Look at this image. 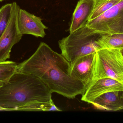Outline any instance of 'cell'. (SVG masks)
I'll return each mask as SVG.
<instances>
[{
  "label": "cell",
  "instance_id": "277c9868",
  "mask_svg": "<svg viewBox=\"0 0 123 123\" xmlns=\"http://www.w3.org/2000/svg\"><path fill=\"white\" fill-rule=\"evenodd\" d=\"M103 78L112 79L123 84L122 50L102 49L95 52L92 82Z\"/></svg>",
  "mask_w": 123,
  "mask_h": 123
},
{
  "label": "cell",
  "instance_id": "4fadbf2b",
  "mask_svg": "<svg viewBox=\"0 0 123 123\" xmlns=\"http://www.w3.org/2000/svg\"><path fill=\"white\" fill-rule=\"evenodd\" d=\"M121 0H95L94 6L89 20L93 19L109 10ZM88 20V21H89Z\"/></svg>",
  "mask_w": 123,
  "mask_h": 123
},
{
  "label": "cell",
  "instance_id": "9c48e42d",
  "mask_svg": "<svg viewBox=\"0 0 123 123\" xmlns=\"http://www.w3.org/2000/svg\"><path fill=\"white\" fill-rule=\"evenodd\" d=\"M95 55L84 56L71 64L72 71L86 87L92 82Z\"/></svg>",
  "mask_w": 123,
  "mask_h": 123
},
{
  "label": "cell",
  "instance_id": "ba28073f",
  "mask_svg": "<svg viewBox=\"0 0 123 123\" xmlns=\"http://www.w3.org/2000/svg\"><path fill=\"white\" fill-rule=\"evenodd\" d=\"M114 91H123V84L110 78L99 79L92 82L86 87L81 99L91 103L99 96Z\"/></svg>",
  "mask_w": 123,
  "mask_h": 123
},
{
  "label": "cell",
  "instance_id": "9a60e30c",
  "mask_svg": "<svg viewBox=\"0 0 123 123\" xmlns=\"http://www.w3.org/2000/svg\"><path fill=\"white\" fill-rule=\"evenodd\" d=\"M17 65L16 63L10 61L0 63V82H8L16 72Z\"/></svg>",
  "mask_w": 123,
  "mask_h": 123
},
{
  "label": "cell",
  "instance_id": "2e32d148",
  "mask_svg": "<svg viewBox=\"0 0 123 123\" xmlns=\"http://www.w3.org/2000/svg\"><path fill=\"white\" fill-rule=\"evenodd\" d=\"M12 3H8L0 8V38L7 28L12 12Z\"/></svg>",
  "mask_w": 123,
  "mask_h": 123
},
{
  "label": "cell",
  "instance_id": "5b68a950",
  "mask_svg": "<svg viewBox=\"0 0 123 123\" xmlns=\"http://www.w3.org/2000/svg\"><path fill=\"white\" fill-rule=\"evenodd\" d=\"M86 26L99 34H123V0L93 19Z\"/></svg>",
  "mask_w": 123,
  "mask_h": 123
},
{
  "label": "cell",
  "instance_id": "7c38bea8",
  "mask_svg": "<svg viewBox=\"0 0 123 123\" xmlns=\"http://www.w3.org/2000/svg\"><path fill=\"white\" fill-rule=\"evenodd\" d=\"M101 49L123 50V34H103L98 40Z\"/></svg>",
  "mask_w": 123,
  "mask_h": 123
},
{
  "label": "cell",
  "instance_id": "8fae6325",
  "mask_svg": "<svg viewBox=\"0 0 123 123\" xmlns=\"http://www.w3.org/2000/svg\"><path fill=\"white\" fill-rule=\"evenodd\" d=\"M90 104L102 110H123V91L107 92L96 98Z\"/></svg>",
  "mask_w": 123,
  "mask_h": 123
},
{
  "label": "cell",
  "instance_id": "3957f363",
  "mask_svg": "<svg viewBox=\"0 0 123 123\" xmlns=\"http://www.w3.org/2000/svg\"><path fill=\"white\" fill-rule=\"evenodd\" d=\"M101 35L86 25L59 40L61 54L71 64L80 57L96 52L101 50L98 40Z\"/></svg>",
  "mask_w": 123,
  "mask_h": 123
},
{
  "label": "cell",
  "instance_id": "30bf717a",
  "mask_svg": "<svg viewBox=\"0 0 123 123\" xmlns=\"http://www.w3.org/2000/svg\"><path fill=\"white\" fill-rule=\"evenodd\" d=\"M95 0H80L72 15L69 27L72 33L86 26L94 6Z\"/></svg>",
  "mask_w": 123,
  "mask_h": 123
},
{
  "label": "cell",
  "instance_id": "6da1fadb",
  "mask_svg": "<svg viewBox=\"0 0 123 123\" xmlns=\"http://www.w3.org/2000/svg\"><path fill=\"white\" fill-rule=\"evenodd\" d=\"M17 71L37 77L52 93L68 99L83 95L86 89L72 71L70 62L43 42L30 58L17 65Z\"/></svg>",
  "mask_w": 123,
  "mask_h": 123
},
{
  "label": "cell",
  "instance_id": "7a4b0ae2",
  "mask_svg": "<svg viewBox=\"0 0 123 123\" xmlns=\"http://www.w3.org/2000/svg\"><path fill=\"white\" fill-rule=\"evenodd\" d=\"M52 94L37 77L17 71L0 87V108L18 110L32 103L49 102Z\"/></svg>",
  "mask_w": 123,
  "mask_h": 123
},
{
  "label": "cell",
  "instance_id": "d6986e66",
  "mask_svg": "<svg viewBox=\"0 0 123 123\" xmlns=\"http://www.w3.org/2000/svg\"><path fill=\"white\" fill-rule=\"evenodd\" d=\"M122 52H123V50H122Z\"/></svg>",
  "mask_w": 123,
  "mask_h": 123
},
{
  "label": "cell",
  "instance_id": "8992f818",
  "mask_svg": "<svg viewBox=\"0 0 123 123\" xmlns=\"http://www.w3.org/2000/svg\"><path fill=\"white\" fill-rule=\"evenodd\" d=\"M12 3V12L8 25L0 38V63L9 58L12 48L23 36L19 32L17 25V14L20 7L16 2Z\"/></svg>",
  "mask_w": 123,
  "mask_h": 123
},
{
  "label": "cell",
  "instance_id": "ffe728a7",
  "mask_svg": "<svg viewBox=\"0 0 123 123\" xmlns=\"http://www.w3.org/2000/svg\"><path fill=\"white\" fill-rule=\"evenodd\" d=\"M0 110H1L0 108Z\"/></svg>",
  "mask_w": 123,
  "mask_h": 123
},
{
  "label": "cell",
  "instance_id": "ac0fdd59",
  "mask_svg": "<svg viewBox=\"0 0 123 123\" xmlns=\"http://www.w3.org/2000/svg\"><path fill=\"white\" fill-rule=\"evenodd\" d=\"M3 0H0V1H3Z\"/></svg>",
  "mask_w": 123,
  "mask_h": 123
},
{
  "label": "cell",
  "instance_id": "e0dca14e",
  "mask_svg": "<svg viewBox=\"0 0 123 123\" xmlns=\"http://www.w3.org/2000/svg\"><path fill=\"white\" fill-rule=\"evenodd\" d=\"M4 83L3 82H0V87H1L3 85Z\"/></svg>",
  "mask_w": 123,
  "mask_h": 123
},
{
  "label": "cell",
  "instance_id": "52a82bcc",
  "mask_svg": "<svg viewBox=\"0 0 123 123\" xmlns=\"http://www.w3.org/2000/svg\"><path fill=\"white\" fill-rule=\"evenodd\" d=\"M17 25L19 32L22 35L28 34L41 38L46 35L45 30L48 29L41 18L20 8L17 14Z\"/></svg>",
  "mask_w": 123,
  "mask_h": 123
},
{
  "label": "cell",
  "instance_id": "5bb4252c",
  "mask_svg": "<svg viewBox=\"0 0 123 123\" xmlns=\"http://www.w3.org/2000/svg\"><path fill=\"white\" fill-rule=\"evenodd\" d=\"M18 111H61L56 107L52 100L46 102H37L24 106L19 109Z\"/></svg>",
  "mask_w": 123,
  "mask_h": 123
}]
</instances>
